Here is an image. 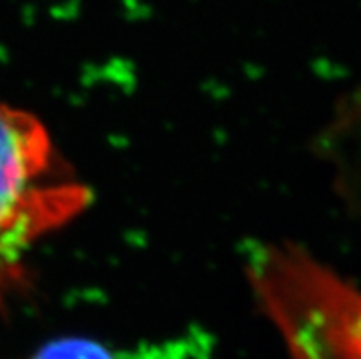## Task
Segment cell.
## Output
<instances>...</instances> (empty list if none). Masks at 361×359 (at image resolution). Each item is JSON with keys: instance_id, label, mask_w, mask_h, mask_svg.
I'll return each mask as SVG.
<instances>
[{"instance_id": "obj_1", "label": "cell", "mask_w": 361, "mask_h": 359, "mask_svg": "<svg viewBox=\"0 0 361 359\" xmlns=\"http://www.w3.org/2000/svg\"><path fill=\"white\" fill-rule=\"evenodd\" d=\"M92 202L44 123L0 101V310L30 284L27 255Z\"/></svg>"}, {"instance_id": "obj_2", "label": "cell", "mask_w": 361, "mask_h": 359, "mask_svg": "<svg viewBox=\"0 0 361 359\" xmlns=\"http://www.w3.org/2000/svg\"><path fill=\"white\" fill-rule=\"evenodd\" d=\"M30 359H116L109 348L85 337H63L42 345Z\"/></svg>"}]
</instances>
